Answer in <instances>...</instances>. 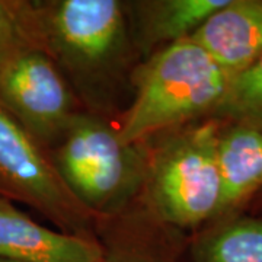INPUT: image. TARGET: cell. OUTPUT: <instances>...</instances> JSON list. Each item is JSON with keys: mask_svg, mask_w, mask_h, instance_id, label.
I'll return each mask as SVG.
<instances>
[{"mask_svg": "<svg viewBox=\"0 0 262 262\" xmlns=\"http://www.w3.org/2000/svg\"><path fill=\"white\" fill-rule=\"evenodd\" d=\"M60 178L91 214H111L143 185L149 159L95 114L79 113L51 155Z\"/></svg>", "mask_w": 262, "mask_h": 262, "instance_id": "3957f363", "label": "cell"}, {"mask_svg": "<svg viewBox=\"0 0 262 262\" xmlns=\"http://www.w3.org/2000/svg\"><path fill=\"white\" fill-rule=\"evenodd\" d=\"M0 196L28 204L67 233L80 234L92 215L66 187L46 149L2 103Z\"/></svg>", "mask_w": 262, "mask_h": 262, "instance_id": "5b68a950", "label": "cell"}, {"mask_svg": "<svg viewBox=\"0 0 262 262\" xmlns=\"http://www.w3.org/2000/svg\"><path fill=\"white\" fill-rule=\"evenodd\" d=\"M96 241L44 227L0 196V259L9 262H98Z\"/></svg>", "mask_w": 262, "mask_h": 262, "instance_id": "52a82bcc", "label": "cell"}, {"mask_svg": "<svg viewBox=\"0 0 262 262\" xmlns=\"http://www.w3.org/2000/svg\"><path fill=\"white\" fill-rule=\"evenodd\" d=\"M98 262H160L149 253L133 248H114L103 249L102 258Z\"/></svg>", "mask_w": 262, "mask_h": 262, "instance_id": "5bb4252c", "label": "cell"}, {"mask_svg": "<svg viewBox=\"0 0 262 262\" xmlns=\"http://www.w3.org/2000/svg\"><path fill=\"white\" fill-rule=\"evenodd\" d=\"M189 39L233 77L262 56V0H229Z\"/></svg>", "mask_w": 262, "mask_h": 262, "instance_id": "ba28073f", "label": "cell"}, {"mask_svg": "<svg viewBox=\"0 0 262 262\" xmlns=\"http://www.w3.org/2000/svg\"><path fill=\"white\" fill-rule=\"evenodd\" d=\"M0 103L44 149L58 146L79 114L69 82L42 48L0 67Z\"/></svg>", "mask_w": 262, "mask_h": 262, "instance_id": "8992f818", "label": "cell"}, {"mask_svg": "<svg viewBox=\"0 0 262 262\" xmlns=\"http://www.w3.org/2000/svg\"><path fill=\"white\" fill-rule=\"evenodd\" d=\"M219 130L214 121L188 127L165 141L147 162L143 187L151 211L163 223L194 227L219 214Z\"/></svg>", "mask_w": 262, "mask_h": 262, "instance_id": "277c9868", "label": "cell"}, {"mask_svg": "<svg viewBox=\"0 0 262 262\" xmlns=\"http://www.w3.org/2000/svg\"><path fill=\"white\" fill-rule=\"evenodd\" d=\"M0 262H9V261H5V259H0Z\"/></svg>", "mask_w": 262, "mask_h": 262, "instance_id": "9a60e30c", "label": "cell"}, {"mask_svg": "<svg viewBox=\"0 0 262 262\" xmlns=\"http://www.w3.org/2000/svg\"><path fill=\"white\" fill-rule=\"evenodd\" d=\"M214 114L262 128V56L244 72L230 77L225 98Z\"/></svg>", "mask_w": 262, "mask_h": 262, "instance_id": "4fadbf2b", "label": "cell"}, {"mask_svg": "<svg viewBox=\"0 0 262 262\" xmlns=\"http://www.w3.org/2000/svg\"><path fill=\"white\" fill-rule=\"evenodd\" d=\"M29 48H42L37 2L0 0V67Z\"/></svg>", "mask_w": 262, "mask_h": 262, "instance_id": "7c38bea8", "label": "cell"}, {"mask_svg": "<svg viewBox=\"0 0 262 262\" xmlns=\"http://www.w3.org/2000/svg\"><path fill=\"white\" fill-rule=\"evenodd\" d=\"M194 262H262V219L226 222L196 237Z\"/></svg>", "mask_w": 262, "mask_h": 262, "instance_id": "8fae6325", "label": "cell"}, {"mask_svg": "<svg viewBox=\"0 0 262 262\" xmlns=\"http://www.w3.org/2000/svg\"><path fill=\"white\" fill-rule=\"evenodd\" d=\"M42 48L84 102L101 106L130 58L125 5L117 0L37 2Z\"/></svg>", "mask_w": 262, "mask_h": 262, "instance_id": "6da1fadb", "label": "cell"}, {"mask_svg": "<svg viewBox=\"0 0 262 262\" xmlns=\"http://www.w3.org/2000/svg\"><path fill=\"white\" fill-rule=\"evenodd\" d=\"M230 76L192 39L155 53L136 72V95L118 136L127 144L214 113Z\"/></svg>", "mask_w": 262, "mask_h": 262, "instance_id": "7a4b0ae2", "label": "cell"}, {"mask_svg": "<svg viewBox=\"0 0 262 262\" xmlns=\"http://www.w3.org/2000/svg\"><path fill=\"white\" fill-rule=\"evenodd\" d=\"M217 162L222 181L219 214L242 206L262 188V128L234 122L220 128Z\"/></svg>", "mask_w": 262, "mask_h": 262, "instance_id": "9c48e42d", "label": "cell"}, {"mask_svg": "<svg viewBox=\"0 0 262 262\" xmlns=\"http://www.w3.org/2000/svg\"><path fill=\"white\" fill-rule=\"evenodd\" d=\"M229 0H147L131 3L136 42L143 51L158 44H175L194 35ZM165 46V47H166Z\"/></svg>", "mask_w": 262, "mask_h": 262, "instance_id": "30bf717a", "label": "cell"}]
</instances>
